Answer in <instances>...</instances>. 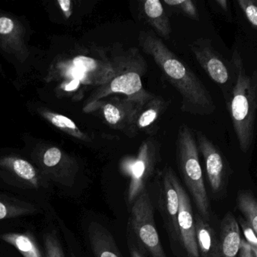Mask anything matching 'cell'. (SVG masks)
Returning a JSON list of instances; mask_svg holds the SVG:
<instances>
[{"mask_svg":"<svg viewBox=\"0 0 257 257\" xmlns=\"http://www.w3.org/2000/svg\"><path fill=\"white\" fill-rule=\"evenodd\" d=\"M198 151L204 158L207 180L212 191L218 193L224 187L228 174V162L219 148L200 131L195 132Z\"/></svg>","mask_w":257,"mask_h":257,"instance_id":"cell-7","label":"cell"},{"mask_svg":"<svg viewBox=\"0 0 257 257\" xmlns=\"http://www.w3.org/2000/svg\"><path fill=\"white\" fill-rule=\"evenodd\" d=\"M143 13L150 26L160 37L168 39L172 29L169 18L159 0H147L142 2Z\"/></svg>","mask_w":257,"mask_h":257,"instance_id":"cell-15","label":"cell"},{"mask_svg":"<svg viewBox=\"0 0 257 257\" xmlns=\"http://www.w3.org/2000/svg\"><path fill=\"white\" fill-rule=\"evenodd\" d=\"M138 42L143 52L153 58L165 76L181 96V110L195 115H210L216 107L202 81L153 31H141Z\"/></svg>","mask_w":257,"mask_h":257,"instance_id":"cell-1","label":"cell"},{"mask_svg":"<svg viewBox=\"0 0 257 257\" xmlns=\"http://www.w3.org/2000/svg\"><path fill=\"white\" fill-rule=\"evenodd\" d=\"M79 84H80V82H79V81L76 80V79H73L70 83H68L66 85L65 90L66 91H68L76 90V88H78V87L79 86Z\"/></svg>","mask_w":257,"mask_h":257,"instance_id":"cell-33","label":"cell"},{"mask_svg":"<svg viewBox=\"0 0 257 257\" xmlns=\"http://www.w3.org/2000/svg\"><path fill=\"white\" fill-rule=\"evenodd\" d=\"M62 153L56 147L49 149L43 155V162L47 168H55L61 162Z\"/></svg>","mask_w":257,"mask_h":257,"instance_id":"cell-26","label":"cell"},{"mask_svg":"<svg viewBox=\"0 0 257 257\" xmlns=\"http://www.w3.org/2000/svg\"><path fill=\"white\" fill-rule=\"evenodd\" d=\"M236 80L229 102L233 128L242 153L249 151L253 142L257 109V73H246L243 61L237 52L233 55Z\"/></svg>","mask_w":257,"mask_h":257,"instance_id":"cell-2","label":"cell"},{"mask_svg":"<svg viewBox=\"0 0 257 257\" xmlns=\"http://www.w3.org/2000/svg\"><path fill=\"white\" fill-rule=\"evenodd\" d=\"M196 240L200 257H219V238L208 222L195 216Z\"/></svg>","mask_w":257,"mask_h":257,"instance_id":"cell-14","label":"cell"},{"mask_svg":"<svg viewBox=\"0 0 257 257\" xmlns=\"http://www.w3.org/2000/svg\"><path fill=\"white\" fill-rule=\"evenodd\" d=\"M73 65L87 74L96 71L100 67L97 60L86 56H78L75 58L73 59Z\"/></svg>","mask_w":257,"mask_h":257,"instance_id":"cell-25","label":"cell"},{"mask_svg":"<svg viewBox=\"0 0 257 257\" xmlns=\"http://www.w3.org/2000/svg\"><path fill=\"white\" fill-rule=\"evenodd\" d=\"M163 3L169 7L178 9L194 20H199L198 10L192 0H165Z\"/></svg>","mask_w":257,"mask_h":257,"instance_id":"cell-22","label":"cell"},{"mask_svg":"<svg viewBox=\"0 0 257 257\" xmlns=\"http://www.w3.org/2000/svg\"><path fill=\"white\" fill-rule=\"evenodd\" d=\"M176 158L179 171L198 209V214L208 222L210 201L199 162L198 146L193 131L186 124L180 125L178 130Z\"/></svg>","mask_w":257,"mask_h":257,"instance_id":"cell-4","label":"cell"},{"mask_svg":"<svg viewBox=\"0 0 257 257\" xmlns=\"http://www.w3.org/2000/svg\"><path fill=\"white\" fill-rule=\"evenodd\" d=\"M103 105V115L106 122L115 130L133 137L134 124L137 114L144 103L121 95L112 96Z\"/></svg>","mask_w":257,"mask_h":257,"instance_id":"cell-9","label":"cell"},{"mask_svg":"<svg viewBox=\"0 0 257 257\" xmlns=\"http://www.w3.org/2000/svg\"><path fill=\"white\" fill-rule=\"evenodd\" d=\"M237 206L244 216L243 219L257 233V202L255 197L249 192L241 191L237 194Z\"/></svg>","mask_w":257,"mask_h":257,"instance_id":"cell-19","label":"cell"},{"mask_svg":"<svg viewBox=\"0 0 257 257\" xmlns=\"http://www.w3.org/2000/svg\"><path fill=\"white\" fill-rule=\"evenodd\" d=\"M239 257H257V253L254 252L250 246L243 239L240 241Z\"/></svg>","mask_w":257,"mask_h":257,"instance_id":"cell-29","label":"cell"},{"mask_svg":"<svg viewBox=\"0 0 257 257\" xmlns=\"http://www.w3.org/2000/svg\"><path fill=\"white\" fill-rule=\"evenodd\" d=\"M237 221L244 236L245 241L250 246L254 252L257 253L256 233L253 231L252 226L241 216L239 217L238 220Z\"/></svg>","mask_w":257,"mask_h":257,"instance_id":"cell-24","label":"cell"},{"mask_svg":"<svg viewBox=\"0 0 257 257\" xmlns=\"http://www.w3.org/2000/svg\"><path fill=\"white\" fill-rule=\"evenodd\" d=\"M216 4L224 10V11H228V6H227V1L225 0H216Z\"/></svg>","mask_w":257,"mask_h":257,"instance_id":"cell-34","label":"cell"},{"mask_svg":"<svg viewBox=\"0 0 257 257\" xmlns=\"http://www.w3.org/2000/svg\"><path fill=\"white\" fill-rule=\"evenodd\" d=\"M72 257H75V255H73V253H72Z\"/></svg>","mask_w":257,"mask_h":257,"instance_id":"cell-35","label":"cell"},{"mask_svg":"<svg viewBox=\"0 0 257 257\" xmlns=\"http://www.w3.org/2000/svg\"><path fill=\"white\" fill-rule=\"evenodd\" d=\"M127 247H128L129 252H130L131 257H145L137 247L136 245L134 243L132 239L129 236H127Z\"/></svg>","mask_w":257,"mask_h":257,"instance_id":"cell-31","label":"cell"},{"mask_svg":"<svg viewBox=\"0 0 257 257\" xmlns=\"http://www.w3.org/2000/svg\"><path fill=\"white\" fill-rule=\"evenodd\" d=\"M239 7L248 22L254 28H257V5L255 0H237Z\"/></svg>","mask_w":257,"mask_h":257,"instance_id":"cell-23","label":"cell"},{"mask_svg":"<svg viewBox=\"0 0 257 257\" xmlns=\"http://www.w3.org/2000/svg\"><path fill=\"white\" fill-rule=\"evenodd\" d=\"M127 231V236L143 255L168 257L156 228L154 208L147 189L132 205Z\"/></svg>","mask_w":257,"mask_h":257,"instance_id":"cell-5","label":"cell"},{"mask_svg":"<svg viewBox=\"0 0 257 257\" xmlns=\"http://www.w3.org/2000/svg\"><path fill=\"white\" fill-rule=\"evenodd\" d=\"M58 4H59L60 7H61L62 11L65 14L66 17H70V7H71V2L70 0H58Z\"/></svg>","mask_w":257,"mask_h":257,"instance_id":"cell-32","label":"cell"},{"mask_svg":"<svg viewBox=\"0 0 257 257\" xmlns=\"http://www.w3.org/2000/svg\"><path fill=\"white\" fill-rule=\"evenodd\" d=\"M0 237L14 246L24 257H43L38 244L30 233H6Z\"/></svg>","mask_w":257,"mask_h":257,"instance_id":"cell-17","label":"cell"},{"mask_svg":"<svg viewBox=\"0 0 257 257\" xmlns=\"http://www.w3.org/2000/svg\"><path fill=\"white\" fill-rule=\"evenodd\" d=\"M174 183L179 196L177 225L180 233V243L183 244L188 257H200L197 244L195 216L190 198L177 177H175Z\"/></svg>","mask_w":257,"mask_h":257,"instance_id":"cell-11","label":"cell"},{"mask_svg":"<svg viewBox=\"0 0 257 257\" xmlns=\"http://www.w3.org/2000/svg\"><path fill=\"white\" fill-rule=\"evenodd\" d=\"M69 73H70V76L73 78V79H76V80L79 81L80 82L85 80L87 78V75H88L80 69L75 67L70 68Z\"/></svg>","mask_w":257,"mask_h":257,"instance_id":"cell-30","label":"cell"},{"mask_svg":"<svg viewBox=\"0 0 257 257\" xmlns=\"http://www.w3.org/2000/svg\"><path fill=\"white\" fill-rule=\"evenodd\" d=\"M177 177L170 167H165L162 173V186L159 204L170 240L172 243H180V233L177 225L179 210L178 192L174 180Z\"/></svg>","mask_w":257,"mask_h":257,"instance_id":"cell-8","label":"cell"},{"mask_svg":"<svg viewBox=\"0 0 257 257\" xmlns=\"http://www.w3.org/2000/svg\"><path fill=\"white\" fill-rule=\"evenodd\" d=\"M160 159V145L156 139L150 138L143 141L136 157L125 159L121 162V171L130 178L127 204L132 205L147 189L146 185L154 174Z\"/></svg>","mask_w":257,"mask_h":257,"instance_id":"cell-6","label":"cell"},{"mask_svg":"<svg viewBox=\"0 0 257 257\" xmlns=\"http://www.w3.org/2000/svg\"><path fill=\"white\" fill-rule=\"evenodd\" d=\"M44 243L46 257H65L62 246L54 231L45 234Z\"/></svg>","mask_w":257,"mask_h":257,"instance_id":"cell-21","label":"cell"},{"mask_svg":"<svg viewBox=\"0 0 257 257\" xmlns=\"http://www.w3.org/2000/svg\"><path fill=\"white\" fill-rule=\"evenodd\" d=\"M190 50L207 76L219 85L225 86L230 79L228 66L209 39L199 38L191 43Z\"/></svg>","mask_w":257,"mask_h":257,"instance_id":"cell-10","label":"cell"},{"mask_svg":"<svg viewBox=\"0 0 257 257\" xmlns=\"http://www.w3.org/2000/svg\"><path fill=\"white\" fill-rule=\"evenodd\" d=\"M51 120H52V122L57 127L68 128L73 131L77 130V127H76L74 121H72L70 118H67L64 115H53Z\"/></svg>","mask_w":257,"mask_h":257,"instance_id":"cell-27","label":"cell"},{"mask_svg":"<svg viewBox=\"0 0 257 257\" xmlns=\"http://www.w3.org/2000/svg\"><path fill=\"white\" fill-rule=\"evenodd\" d=\"M166 107V101L160 96L154 95L150 100L144 103L140 108L135 118L134 124L135 135L138 134L139 131L147 130L153 127Z\"/></svg>","mask_w":257,"mask_h":257,"instance_id":"cell-16","label":"cell"},{"mask_svg":"<svg viewBox=\"0 0 257 257\" xmlns=\"http://www.w3.org/2000/svg\"><path fill=\"white\" fill-rule=\"evenodd\" d=\"M111 62L115 73L100 89L97 100L118 94L146 103L154 96L144 88L143 77L147 73V65L138 49L124 51L115 48Z\"/></svg>","mask_w":257,"mask_h":257,"instance_id":"cell-3","label":"cell"},{"mask_svg":"<svg viewBox=\"0 0 257 257\" xmlns=\"http://www.w3.org/2000/svg\"><path fill=\"white\" fill-rule=\"evenodd\" d=\"M33 210L34 209L31 206L21 205L0 197V220L24 216L32 213Z\"/></svg>","mask_w":257,"mask_h":257,"instance_id":"cell-20","label":"cell"},{"mask_svg":"<svg viewBox=\"0 0 257 257\" xmlns=\"http://www.w3.org/2000/svg\"><path fill=\"white\" fill-rule=\"evenodd\" d=\"M15 25L13 21L10 18H0V34H10L14 30Z\"/></svg>","mask_w":257,"mask_h":257,"instance_id":"cell-28","label":"cell"},{"mask_svg":"<svg viewBox=\"0 0 257 257\" xmlns=\"http://www.w3.org/2000/svg\"><path fill=\"white\" fill-rule=\"evenodd\" d=\"M88 239L95 257H123L110 231L97 222L88 226Z\"/></svg>","mask_w":257,"mask_h":257,"instance_id":"cell-12","label":"cell"},{"mask_svg":"<svg viewBox=\"0 0 257 257\" xmlns=\"http://www.w3.org/2000/svg\"><path fill=\"white\" fill-rule=\"evenodd\" d=\"M3 165L8 166L19 178L28 182L36 189L40 186V180L37 171L32 165L22 159H10L4 161Z\"/></svg>","mask_w":257,"mask_h":257,"instance_id":"cell-18","label":"cell"},{"mask_svg":"<svg viewBox=\"0 0 257 257\" xmlns=\"http://www.w3.org/2000/svg\"><path fill=\"white\" fill-rule=\"evenodd\" d=\"M219 257H237L240 249V227L231 212L225 213L221 222L219 237Z\"/></svg>","mask_w":257,"mask_h":257,"instance_id":"cell-13","label":"cell"}]
</instances>
